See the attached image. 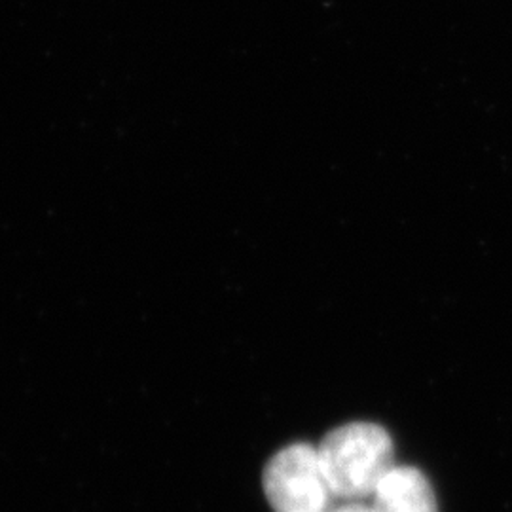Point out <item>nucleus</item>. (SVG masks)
Returning a JSON list of instances; mask_svg holds the SVG:
<instances>
[{"label":"nucleus","mask_w":512,"mask_h":512,"mask_svg":"<svg viewBox=\"0 0 512 512\" xmlns=\"http://www.w3.org/2000/svg\"><path fill=\"white\" fill-rule=\"evenodd\" d=\"M317 454L330 492L346 501L372 497L395 467L393 440L376 423H348L330 431Z\"/></svg>","instance_id":"f257e3e1"},{"label":"nucleus","mask_w":512,"mask_h":512,"mask_svg":"<svg viewBox=\"0 0 512 512\" xmlns=\"http://www.w3.org/2000/svg\"><path fill=\"white\" fill-rule=\"evenodd\" d=\"M330 512H376V509L374 507H365L361 503H346V505H342V507H338V509Z\"/></svg>","instance_id":"20e7f679"},{"label":"nucleus","mask_w":512,"mask_h":512,"mask_svg":"<svg viewBox=\"0 0 512 512\" xmlns=\"http://www.w3.org/2000/svg\"><path fill=\"white\" fill-rule=\"evenodd\" d=\"M264 494L274 512H330V492L317 450L291 444L277 452L264 471Z\"/></svg>","instance_id":"f03ea898"},{"label":"nucleus","mask_w":512,"mask_h":512,"mask_svg":"<svg viewBox=\"0 0 512 512\" xmlns=\"http://www.w3.org/2000/svg\"><path fill=\"white\" fill-rule=\"evenodd\" d=\"M372 501L376 512H439L429 480L414 467H393Z\"/></svg>","instance_id":"7ed1b4c3"}]
</instances>
